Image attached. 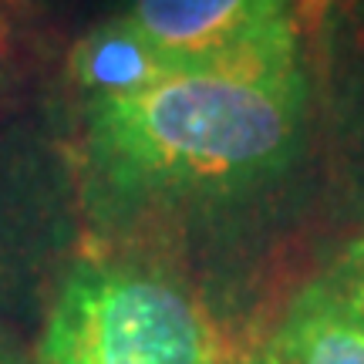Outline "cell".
<instances>
[{
	"instance_id": "8fae6325",
	"label": "cell",
	"mask_w": 364,
	"mask_h": 364,
	"mask_svg": "<svg viewBox=\"0 0 364 364\" xmlns=\"http://www.w3.org/2000/svg\"><path fill=\"white\" fill-rule=\"evenodd\" d=\"M331 290H334V287H331ZM334 294H338V290H334ZM338 297H341V294H338ZM341 300H344V304H348L351 311H358V314L364 317V297H341Z\"/></svg>"
},
{
	"instance_id": "ba28073f",
	"label": "cell",
	"mask_w": 364,
	"mask_h": 364,
	"mask_svg": "<svg viewBox=\"0 0 364 364\" xmlns=\"http://www.w3.org/2000/svg\"><path fill=\"white\" fill-rule=\"evenodd\" d=\"M321 280L334 287L341 297H364V233L354 236L334 260L324 267Z\"/></svg>"
},
{
	"instance_id": "30bf717a",
	"label": "cell",
	"mask_w": 364,
	"mask_h": 364,
	"mask_svg": "<svg viewBox=\"0 0 364 364\" xmlns=\"http://www.w3.org/2000/svg\"><path fill=\"white\" fill-rule=\"evenodd\" d=\"M0 364H34L31 351L17 338V327H11L7 321H0Z\"/></svg>"
},
{
	"instance_id": "5b68a950",
	"label": "cell",
	"mask_w": 364,
	"mask_h": 364,
	"mask_svg": "<svg viewBox=\"0 0 364 364\" xmlns=\"http://www.w3.org/2000/svg\"><path fill=\"white\" fill-rule=\"evenodd\" d=\"M236 364H364V317L314 277L236 351Z\"/></svg>"
},
{
	"instance_id": "7c38bea8",
	"label": "cell",
	"mask_w": 364,
	"mask_h": 364,
	"mask_svg": "<svg viewBox=\"0 0 364 364\" xmlns=\"http://www.w3.org/2000/svg\"><path fill=\"white\" fill-rule=\"evenodd\" d=\"M344 4H364V0H344Z\"/></svg>"
},
{
	"instance_id": "52a82bcc",
	"label": "cell",
	"mask_w": 364,
	"mask_h": 364,
	"mask_svg": "<svg viewBox=\"0 0 364 364\" xmlns=\"http://www.w3.org/2000/svg\"><path fill=\"white\" fill-rule=\"evenodd\" d=\"M327 132L341 186L351 209L364 216V44L354 54H341L327 91Z\"/></svg>"
},
{
	"instance_id": "7a4b0ae2",
	"label": "cell",
	"mask_w": 364,
	"mask_h": 364,
	"mask_svg": "<svg viewBox=\"0 0 364 364\" xmlns=\"http://www.w3.org/2000/svg\"><path fill=\"white\" fill-rule=\"evenodd\" d=\"M34 364H236L226 327L176 267L91 243L54 284Z\"/></svg>"
},
{
	"instance_id": "8992f818",
	"label": "cell",
	"mask_w": 364,
	"mask_h": 364,
	"mask_svg": "<svg viewBox=\"0 0 364 364\" xmlns=\"http://www.w3.org/2000/svg\"><path fill=\"white\" fill-rule=\"evenodd\" d=\"M68 85L78 98L129 95L166 78H176L166 54L145 38L139 24L122 11L85 31L68 51Z\"/></svg>"
},
{
	"instance_id": "6da1fadb",
	"label": "cell",
	"mask_w": 364,
	"mask_h": 364,
	"mask_svg": "<svg viewBox=\"0 0 364 364\" xmlns=\"http://www.w3.org/2000/svg\"><path fill=\"white\" fill-rule=\"evenodd\" d=\"M311 139V75H179L78 98L65 142L85 240L169 263L223 327L243 317L250 226Z\"/></svg>"
},
{
	"instance_id": "9c48e42d",
	"label": "cell",
	"mask_w": 364,
	"mask_h": 364,
	"mask_svg": "<svg viewBox=\"0 0 364 364\" xmlns=\"http://www.w3.org/2000/svg\"><path fill=\"white\" fill-rule=\"evenodd\" d=\"M21 38H24V4L0 0V85L17 71Z\"/></svg>"
},
{
	"instance_id": "3957f363",
	"label": "cell",
	"mask_w": 364,
	"mask_h": 364,
	"mask_svg": "<svg viewBox=\"0 0 364 364\" xmlns=\"http://www.w3.org/2000/svg\"><path fill=\"white\" fill-rule=\"evenodd\" d=\"M81 236L65 142L31 118L0 115V321L41 324Z\"/></svg>"
},
{
	"instance_id": "277c9868",
	"label": "cell",
	"mask_w": 364,
	"mask_h": 364,
	"mask_svg": "<svg viewBox=\"0 0 364 364\" xmlns=\"http://www.w3.org/2000/svg\"><path fill=\"white\" fill-rule=\"evenodd\" d=\"M327 0H129V17L179 75L300 71Z\"/></svg>"
}]
</instances>
